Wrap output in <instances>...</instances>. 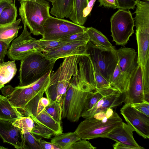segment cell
Wrapping results in <instances>:
<instances>
[{
	"label": "cell",
	"mask_w": 149,
	"mask_h": 149,
	"mask_svg": "<svg viewBox=\"0 0 149 149\" xmlns=\"http://www.w3.org/2000/svg\"><path fill=\"white\" fill-rule=\"evenodd\" d=\"M95 89L80 80L78 73L72 78L62 99V117L71 122L79 121L84 108L86 97Z\"/></svg>",
	"instance_id": "1"
},
{
	"label": "cell",
	"mask_w": 149,
	"mask_h": 149,
	"mask_svg": "<svg viewBox=\"0 0 149 149\" xmlns=\"http://www.w3.org/2000/svg\"><path fill=\"white\" fill-rule=\"evenodd\" d=\"M79 56L73 55L63 58L58 69L50 75V82L45 92L49 100H62L73 76L78 73Z\"/></svg>",
	"instance_id": "2"
},
{
	"label": "cell",
	"mask_w": 149,
	"mask_h": 149,
	"mask_svg": "<svg viewBox=\"0 0 149 149\" xmlns=\"http://www.w3.org/2000/svg\"><path fill=\"white\" fill-rule=\"evenodd\" d=\"M56 61L41 52L32 53L25 56L20 60L18 86H28L51 73Z\"/></svg>",
	"instance_id": "3"
},
{
	"label": "cell",
	"mask_w": 149,
	"mask_h": 149,
	"mask_svg": "<svg viewBox=\"0 0 149 149\" xmlns=\"http://www.w3.org/2000/svg\"><path fill=\"white\" fill-rule=\"evenodd\" d=\"M19 15L33 35L42 36L43 25L51 16L50 6L46 0H25L20 1Z\"/></svg>",
	"instance_id": "4"
},
{
	"label": "cell",
	"mask_w": 149,
	"mask_h": 149,
	"mask_svg": "<svg viewBox=\"0 0 149 149\" xmlns=\"http://www.w3.org/2000/svg\"><path fill=\"white\" fill-rule=\"evenodd\" d=\"M122 122V119L115 111L108 118L106 117L102 120H97L93 117L85 118L80 122L74 132L82 139L106 138L107 134Z\"/></svg>",
	"instance_id": "5"
},
{
	"label": "cell",
	"mask_w": 149,
	"mask_h": 149,
	"mask_svg": "<svg viewBox=\"0 0 149 149\" xmlns=\"http://www.w3.org/2000/svg\"><path fill=\"white\" fill-rule=\"evenodd\" d=\"M116 51L100 48L89 41L86 46V52L92 62L110 83L118 61Z\"/></svg>",
	"instance_id": "6"
},
{
	"label": "cell",
	"mask_w": 149,
	"mask_h": 149,
	"mask_svg": "<svg viewBox=\"0 0 149 149\" xmlns=\"http://www.w3.org/2000/svg\"><path fill=\"white\" fill-rule=\"evenodd\" d=\"M110 21L113 41L116 45H125L134 32V20L131 12L119 9L112 16Z\"/></svg>",
	"instance_id": "7"
},
{
	"label": "cell",
	"mask_w": 149,
	"mask_h": 149,
	"mask_svg": "<svg viewBox=\"0 0 149 149\" xmlns=\"http://www.w3.org/2000/svg\"><path fill=\"white\" fill-rule=\"evenodd\" d=\"M86 28L63 18L50 16L43 25V40H59L76 33L86 31Z\"/></svg>",
	"instance_id": "8"
},
{
	"label": "cell",
	"mask_w": 149,
	"mask_h": 149,
	"mask_svg": "<svg viewBox=\"0 0 149 149\" xmlns=\"http://www.w3.org/2000/svg\"><path fill=\"white\" fill-rule=\"evenodd\" d=\"M134 19L136 28L137 64L143 67L149 60V15L145 12H138Z\"/></svg>",
	"instance_id": "9"
},
{
	"label": "cell",
	"mask_w": 149,
	"mask_h": 149,
	"mask_svg": "<svg viewBox=\"0 0 149 149\" xmlns=\"http://www.w3.org/2000/svg\"><path fill=\"white\" fill-rule=\"evenodd\" d=\"M21 35L14 39L7 52L9 58L13 60H21L27 55L36 52H43L37 42V40L32 37L27 29L25 22Z\"/></svg>",
	"instance_id": "10"
},
{
	"label": "cell",
	"mask_w": 149,
	"mask_h": 149,
	"mask_svg": "<svg viewBox=\"0 0 149 149\" xmlns=\"http://www.w3.org/2000/svg\"><path fill=\"white\" fill-rule=\"evenodd\" d=\"M96 89L102 94L103 97L92 108L82 113L81 117L84 118L93 117L100 112H106L108 108H115L124 102V93L111 86Z\"/></svg>",
	"instance_id": "11"
},
{
	"label": "cell",
	"mask_w": 149,
	"mask_h": 149,
	"mask_svg": "<svg viewBox=\"0 0 149 149\" xmlns=\"http://www.w3.org/2000/svg\"><path fill=\"white\" fill-rule=\"evenodd\" d=\"M78 77L81 81L95 89L111 86L110 83L101 74L87 55L80 56Z\"/></svg>",
	"instance_id": "12"
},
{
	"label": "cell",
	"mask_w": 149,
	"mask_h": 149,
	"mask_svg": "<svg viewBox=\"0 0 149 149\" xmlns=\"http://www.w3.org/2000/svg\"><path fill=\"white\" fill-rule=\"evenodd\" d=\"M120 112L134 131L144 139L149 138V116L138 111L129 103L125 104Z\"/></svg>",
	"instance_id": "13"
},
{
	"label": "cell",
	"mask_w": 149,
	"mask_h": 149,
	"mask_svg": "<svg viewBox=\"0 0 149 149\" xmlns=\"http://www.w3.org/2000/svg\"><path fill=\"white\" fill-rule=\"evenodd\" d=\"M125 104L145 102L144 98L141 65H136L130 74L127 89L124 93Z\"/></svg>",
	"instance_id": "14"
},
{
	"label": "cell",
	"mask_w": 149,
	"mask_h": 149,
	"mask_svg": "<svg viewBox=\"0 0 149 149\" xmlns=\"http://www.w3.org/2000/svg\"><path fill=\"white\" fill-rule=\"evenodd\" d=\"M88 42L82 40L66 42L62 46L43 53L49 58L56 61L72 56L87 55L86 46Z\"/></svg>",
	"instance_id": "15"
},
{
	"label": "cell",
	"mask_w": 149,
	"mask_h": 149,
	"mask_svg": "<svg viewBox=\"0 0 149 149\" xmlns=\"http://www.w3.org/2000/svg\"><path fill=\"white\" fill-rule=\"evenodd\" d=\"M0 137L3 142L17 149H23L24 141L22 130L9 121L0 120Z\"/></svg>",
	"instance_id": "16"
},
{
	"label": "cell",
	"mask_w": 149,
	"mask_h": 149,
	"mask_svg": "<svg viewBox=\"0 0 149 149\" xmlns=\"http://www.w3.org/2000/svg\"><path fill=\"white\" fill-rule=\"evenodd\" d=\"M134 129L130 125L122 122L107 135L106 138L119 142L132 147L134 149H144L140 146L134 139Z\"/></svg>",
	"instance_id": "17"
},
{
	"label": "cell",
	"mask_w": 149,
	"mask_h": 149,
	"mask_svg": "<svg viewBox=\"0 0 149 149\" xmlns=\"http://www.w3.org/2000/svg\"><path fill=\"white\" fill-rule=\"evenodd\" d=\"M15 87V90L8 99L12 105L24 115L25 107L31 100L38 95L43 97L35 92L29 85Z\"/></svg>",
	"instance_id": "18"
},
{
	"label": "cell",
	"mask_w": 149,
	"mask_h": 149,
	"mask_svg": "<svg viewBox=\"0 0 149 149\" xmlns=\"http://www.w3.org/2000/svg\"><path fill=\"white\" fill-rule=\"evenodd\" d=\"M116 52L120 70L129 77L137 65L135 61L136 52L133 48L125 47L116 49Z\"/></svg>",
	"instance_id": "19"
},
{
	"label": "cell",
	"mask_w": 149,
	"mask_h": 149,
	"mask_svg": "<svg viewBox=\"0 0 149 149\" xmlns=\"http://www.w3.org/2000/svg\"><path fill=\"white\" fill-rule=\"evenodd\" d=\"M31 118L36 124L44 126L51 131L53 135H58L63 133L61 123L55 120L45 109L37 115Z\"/></svg>",
	"instance_id": "20"
},
{
	"label": "cell",
	"mask_w": 149,
	"mask_h": 149,
	"mask_svg": "<svg viewBox=\"0 0 149 149\" xmlns=\"http://www.w3.org/2000/svg\"><path fill=\"white\" fill-rule=\"evenodd\" d=\"M24 116L19 112L8 98L0 95V120L12 123Z\"/></svg>",
	"instance_id": "21"
},
{
	"label": "cell",
	"mask_w": 149,
	"mask_h": 149,
	"mask_svg": "<svg viewBox=\"0 0 149 149\" xmlns=\"http://www.w3.org/2000/svg\"><path fill=\"white\" fill-rule=\"evenodd\" d=\"M86 32L89 37V41L100 48L108 50H116L115 46L100 31L91 27L86 28Z\"/></svg>",
	"instance_id": "22"
},
{
	"label": "cell",
	"mask_w": 149,
	"mask_h": 149,
	"mask_svg": "<svg viewBox=\"0 0 149 149\" xmlns=\"http://www.w3.org/2000/svg\"><path fill=\"white\" fill-rule=\"evenodd\" d=\"M89 0H72V7L68 18L73 22L82 26L86 20L83 16L84 10L87 6Z\"/></svg>",
	"instance_id": "23"
},
{
	"label": "cell",
	"mask_w": 149,
	"mask_h": 149,
	"mask_svg": "<svg viewBox=\"0 0 149 149\" xmlns=\"http://www.w3.org/2000/svg\"><path fill=\"white\" fill-rule=\"evenodd\" d=\"M21 19H19L13 23L0 27V41L3 42L10 46L11 42L17 37L19 30L22 26H19Z\"/></svg>",
	"instance_id": "24"
},
{
	"label": "cell",
	"mask_w": 149,
	"mask_h": 149,
	"mask_svg": "<svg viewBox=\"0 0 149 149\" xmlns=\"http://www.w3.org/2000/svg\"><path fill=\"white\" fill-rule=\"evenodd\" d=\"M72 0H56L52 3L50 13L56 17L68 18L72 7Z\"/></svg>",
	"instance_id": "25"
},
{
	"label": "cell",
	"mask_w": 149,
	"mask_h": 149,
	"mask_svg": "<svg viewBox=\"0 0 149 149\" xmlns=\"http://www.w3.org/2000/svg\"><path fill=\"white\" fill-rule=\"evenodd\" d=\"M17 71L15 60L0 63V87L2 88L9 82L16 74Z\"/></svg>",
	"instance_id": "26"
},
{
	"label": "cell",
	"mask_w": 149,
	"mask_h": 149,
	"mask_svg": "<svg viewBox=\"0 0 149 149\" xmlns=\"http://www.w3.org/2000/svg\"><path fill=\"white\" fill-rule=\"evenodd\" d=\"M129 77L121 71L118 62L112 76L110 85L124 93L127 87Z\"/></svg>",
	"instance_id": "27"
},
{
	"label": "cell",
	"mask_w": 149,
	"mask_h": 149,
	"mask_svg": "<svg viewBox=\"0 0 149 149\" xmlns=\"http://www.w3.org/2000/svg\"><path fill=\"white\" fill-rule=\"evenodd\" d=\"M80 139L74 132H68L55 136L51 142L58 146L61 149H65L68 146Z\"/></svg>",
	"instance_id": "28"
},
{
	"label": "cell",
	"mask_w": 149,
	"mask_h": 149,
	"mask_svg": "<svg viewBox=\"0 0 149 149\" xmlns=\"http://www.w3.org/2000/svg\"><path fill=\"white\" fill-rule=\"evenodd\" d=\"M17 9L15 3L8 5L0 15V27L9 25L16 21Z\"/></svg>",
	"instance_id": "29"
},
{
	"label": "cell",
	"mask_w": 149,
	"mask_h": 149,
	"mask_svg": "<svg viewBox=\"0 0 149 149\" xmlns=\"http://www.w3.org/2000/svg\"><path fill=\"white\" fill-rule=\"evenodd\" d=\"M49 101V104L45 109L55 120L61 123L62 113V100L60 101Z\"/></svg>",
	"instance_id": "30"
},
{
	"label": "cell",
	"mask_w": 149,
	"mask_h": 149,
	"mask_svg": "<svg viewBox=\"0 0 149 149\" xmlns=\"http://www.w3.org/2000/svg\"><path fill=\"white\" fill-rule=\"evenodd\" d=\"M48 73L30 85L33 90L37 93L43 95L50 82V75ZM29 86V85H28Z\"/></svg>",
	"instance_id": "31"
},
{
	"label": "cell",
	"mask_w": 149,
	"mask_h": 149,
	"mask_svg": "<svg viewBox=\"0 0 149 149\" xmlns=\"http://www.w3.org/2000/svg\"><path fill=\"white\" fill-rule=\"evenodd\" d=\"M12 124L22 130L23 134L27 132H31L35 126L32 119L29 116H23L16 120Z\"/></svg>",
	"instance_id": "32"
},
{
	"label": "cell",
	"mask_w": 149,
	"mask_h": 149,
	"mask_svg": "<svg viewBox=\"0 0 149 149\" xmlns=\"http://www.w3.org/2000/svg\"><path fill=\"white\" fill-rule=\"evenodd\" d=\"M102 97V94L96 89L90 92L86 99L83 112L92 108Z\"/></svg>",
	"instance_id": "33"
},
{
	"label": "cell",
	"mask_w": 149,
	"mask_h": 149,
	"mask_svg": "<svg viewBox=\"0 0 149 149\" xmlns=\"http://www.w3.org/2000/svg\"><path fill=\"white\" fill-rule=\"evenodd\" d=\"M37 42L44 52L62 46L66 42L59 40H43L41 39L37 40Z\"/></svg>",
	"instance_id": "34"
},
{
	"label": "cell",
	"mask_w": 149,
	"mask_h": 149,
	"mask_svg": "<svg viewBox=\"0 0 149 149\" xmlns=\"http://www.w3.org/2000/svg\"><path fill=\"white\" fill-rule=\"evenodd\" d=\"M141 67L144 100L149 102V60L145 66Z\"/></svg>",
	"instance_id": "35"
},
{
	"label": "cell",
	"mask_w": 149,
	"mask_h": 149,
	"mask_svg": "<svg viewBox=\"0 0 149 149\" xmlns=\"http://www.w3.org/2000/svg\"><path fill=\"white\" fill-rule=\"evenodd\" d=\"M24 146L23 149H42L36 140V137L31 132L23 134Z\"/></svg>",
	"instance_id": "36"
},
{
	"label": "cell",
	"mask_w": 149,
	"mask_h": 149,
	"mask_svg": "<svg viewBox=\"0 0 149 149\" xmlns=\"http://www.w3.org/2000/svg\"><path fill=\"white\" fill-rule=\"evenodd\" d=\"M31 132L34 136L47 139L51 138L53 135V132L47 127L37 124L33 127Z\"/></svg>",
	"instance_id": "37"
},
{
	"label": "cell",
	"mask_w": 149,
	"mask_h": 149,
	"mask_svg": "<svg viewBox=\"0 0 149 149\" xmlns=\"http://www.w3.org/2000/svg\"><path fill=\"white\" fill-rule=\"evenodd\" d=\"M80 139L66 147L65 149H96L97 148L94 146L86 140Z\"/></svg>",
	"instance_id": "38"
},
{
	"label": "cell",
	"mask_w": 149,
	"mask_h": 149,
	"mask_svg": "<svg viewBox=\"0 0 149 149\" xmlns=\"http://www.w3.org/2000/svg\"><path fill=\"white\" fill-rule=\"evenodd\" d=\"M59 40L65 41L66 42L82 40L89 41V37L86 31L71 35Z\"/></svg>",
	"instance_id": "39"
},
{
	"label": "cell",
	"mask_w": 149,
	"mask_h": 149,
	"mask_svg": "<svg viewBox=\"0 0 149 149\" xmlns=\"http://www.w3.org/2000/svg\"><path fill=\"white\" fill-rule=\"evenodd\" d=\"M138 0H117L119 9L125 10H134Z\"/></svg>",
	"instance_id": "40"
},
{
	"label": "cell",
	"mask_w": 149,
	"mask_h": 149,
	"mask_svg": "<svg viewBox=\"0 0 149 149\" xmlns=\"http://www.w3.org/2000/svg\"><path fill=\"white\" fill-rule=\"evenodd\" d=\"M131 105L138 111L149 116V102H144L133 103Z\"/></svg>",
	"instance_id": "41"
},
{
	"label": "cell",
	"mask_w": 149,
	"mask_h": 149,
	"mask_svg": "<svg viewBox=\"0 0 149 149\" xmlns=\"http://www.w3.org/2000/svg\"><path fill=\"white\" fill-rule=\"evenodd\" d=\"M36 140L42 149H61L56 145L51 142H48L42 140V138H36Z\"/></svg>",
	"instance_id": "42"
},
{
	"label": "cell",
	"mask_w": 149,
	"mask_h": 149,
	"mask_svg": "<svg viewBox=\"0 0 149 149\" xmlns=\"http://www.w3.org/2000/svg\"><path fill=\"white\" fill-rule=\"evenodd\" d=\"M98 1L100 3L99 7L103 6L104 7L114 9H119L117 0H98Z\"/></svg>",
	"instance_id": "43"
},
{
	"label": "cell",
	"mask_w": 149,
	"mask_h": 149,
	"mask_svg": "<svg viewBox=\"0 0 149 149\" xmlns=\"http://www.w3.org/2000/svg\"><path fill=\"white\" fill-rule=\"evenodd\" d=\"M9 47L10 45L6 43L0 41V63L4 62L5 56Z\"/></svg>",
	"instance_id": "44"
},
{
	"label": "cell",
	"mask_w": 149,
	"mask_h": 149,
	"mask_svg": "<svg viewBox=\"0 0 149 149\" xmlns=\"http://www.w3.org/2000/svg\"><path fill=\"white\" fill-rule=\"evenodd\" d=\"M15 89V87L13 88L10 85H7L1 88V92L3 96L8 98Z\"/></svg>",
	"instance_id": "45"
},
{
	"label": "cell",
	"mask_w": 149,
	"mask_h": 149,
	"mask_svg": "<svg viewBox=\"0 0 149 149\" xmlns=\"http://www.w3.org/2000/svg\"><path fill=\"white\" fill-rule=\"evenodd\" d=\"M96 0H91L89 1L88 5L83 12L84 18L87 20L88 16L90 14L92 8Z\"/></svg>",
	"instance_id": "46"
},
{
	"label": "cell",
	"mask_w": 149,
	"mask_h": 149,
	"mask_svg": "<svg viewBox=\"0 0 149 149\" xmlns=\"http://www.w3.org/2000/svg\"><path fill=\"white\" fill-rule=\"evenodd\" d=\"M112 146L114 149H134L132 147L118 142H116Z\"/></svg>",
	"instance_id": "47"
},
{
	"label": "cell",
	"mask_w": 149,
	"mask_h": 149,
	"mask_svg": "<svg viewBox=\"0 0 149 149\" xmlns=\"http://www.w3.org/2000/svg\"><path fill=\"white\" fill-rule=\"evenodd\" d=\"M13 3V0H0V15L3 9L8 5Z\"/></svg>",
	"instance_id": "48"
},
{
	"label": "cell",
	"mask_w": 149,
	"mask_h": 149,
	"mask_svg": "<svg viewBox=\"0 0 149 149\" xmlns=\"http://www.w3.org/2000/svg\"><path fill=\"white\" fill-rule=\"evenodd\" d=\"M97 120H102L106 117V112L105 111H101L95 114L93 116Z\"/></svg>",
	"instance_id": "49"
},
{
	"label": "cell",
	"mask_w": 149,
	"mask_h": 149,
	"mask_svg": "<svg viewBox=\"0 0 149 149\" xmlns=\"http://www.w3.org/2000/svg\"><path fill=\"white\" fill-rule=\"evenodd\" d=\"M40 102L42 105L45 108L48 106L50 103L49 100L47 98L43 97L40 98Z\"/></svg>",
	"instance_id": "50"
},
{
	"label": "cell",
	"mask_w": 149,
	"mask_h": 149,
	"mask_svg": "<svg viewBox=\"0 0 149 149\" xmlns=\"http://www.w3.org/2000/svg\"><path fill=\"white\" fill-rule=\"evenodd\" d=\"M106 117L107 118H110L113 114V111L111 108H108L106 111Z\"/></svg>",
	"instance_id": "51"
},
{
	"label": "cell",
	"mask_w": 149,
	"mask_h": 149,
	"mask_svg": "<svg viewBox=\"0 0 149 149\" xmlns=\"http://www.w3.org/2000/svg\"><path fill=\"white\" fill-rule=\"evenodd\" d=\"M52 3H54L56 0H47Z\"/></svg>",
	"instance_id": "52"
},
{
	"label": "cell",
	"mask_w": 149,
	"mask_h": 149,
	"mask_svg": "<svg viewBox=\"0 0 149 149\" xmlns=\"http://www.w3.org/2000/svg\"><path fill=\"white\" fill-rule=\"evenodd\" d=\"M5 149V148H4V147H3V146H0V149Z\"/></svg>",
	"instance_id": "53"
},
{
	"label": "cell",
	"mask_w": 149,
	"mask_h": 149,
	"mask_svg": "<svg viewBox=\"0 0 149 149\" xmlns=\"http://www.w3.org/2000/svg\"><path fill=\"white\" fill-rule=\"evenodd\" d=\"M15 0H14L13 3H15ZM18 0L20 1H24V0Z\"/></svg>",
	"instance_id": "54"
},
{
	"label": "cell",
	"mask_w": 149,
	"mask_h": 149,
	"mask_svg": "<svg viewBox=\"0 0 149 149\" xmlns=\"http://www.w3.org/2000/svg\"><path fill=\"white\" fill-rule=\"evenodd\" d=\"M145 0L147 2H149V0Z\"/></svg>",
	"instance_id": "55"
},
{
	"label": "cell",
	"mask_w": 149,
	"mask_h": 149,
	"mask_svg": "<svg viewBox=\"0 0 149 149\" xmlns=\"http://www.w3.org/2000/svg\"><path fill=\"white\" fill-rule=\"evenodd\" d=\"M1 88V87H0V90L1 89V88Z\"/></svg>",
	"instance_id": "56"
},
{
	"label": "cell",
	"mask_w": 149,
	"mask_h": 149,
	"mask_svg": "<svg viewBox=\"0 0 149 149\" xmlns=\"http://www.w3.org/2000/svg\"><path fill=\"white\" fill-rule=\"evenodd\" d=\"M90 0H89V1H90Z\"/></svg>",
	"instance_id": "57"
}]
</instances>
